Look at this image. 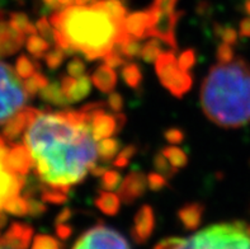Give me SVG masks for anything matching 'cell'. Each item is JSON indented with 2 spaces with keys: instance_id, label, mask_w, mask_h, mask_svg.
Masks as SVG:
<instances>
[{
  "instance_id": "6da1fadb",
  "label": "cell",
  "mask_w": 250,
  "mask_h": 249,
  "mask_svg": "<svg viewBox=\"0 0 250 249\" xmlns=\"http://www.w3.org/2000/svg\"><path fill=\"white\" fill-rule=\"evenodd\" d=\"M90 103L80 110L43 112L25 130L24 144L40 180L69 192L97 164V140L92 134Z\"/></svg>"
},
{
  "instance_id": "7a4b0ae2",
  "label": "cell",
  "mask_w": 250,
  "mask_h": 249,
  "mask_svg": "<svg viewBox=\"0 0 250 249\" xmlns=\"http://www.w3.org/2000/svg\"><path fill=\"white\" fill-rule=\"evenodd\" d=\"M201 106L209 121L222 129L250 123V64L243 57L209 69L201 87Z\"/></svg>"
},
{
  "instance_id": "3957f363",
  "label": "cell",
  "mask_w": 250,
  "mask_h": 249,
  "mask_svg": "<svg viewBox=\"0 0 250 249\" xmlns=\"http://www.w3.org/2000/svg\"><path fill=\"white\" fill-rule=\"evenodd\" d=\"M50 22L62 33L71 48L88 61L103 59L116 45L130 38L125 22L116 21L95 3L65 8L52 14Z\"/></svg>"
},
{
  "instance_id": "277c9868",
  "label": "cell",
  "mask_w": 250,
  "mask_h": 249,
  "mask_svg": "<svg viewBox=\"0 0 250 249\" xmlns=\"http://www.w3.org/2000/svg\"><path fill=\"white\" fill-rule=\"evenodd\" d=\"M154 249H250V225L232 221L211 226L188 238H169Z\"/></svg>"
},
{
  "instance_id": "5b68a950",
  "label": "cell",
  "mask_w": 250,
  "mask_h": 249,
  "mask_svg": "<svg viewBox=\"0 0 250 249\" xmlns=\"http://www.w3.org/2000/svg\"><path fill=\"white\" fill-rule=\"evenodd\" d=\"M29 94L10 65L0 61V125L23 110Z\"/></svg>"
},
{
  "instance_id": "8992f818",
  "label": "cell",
  "mask_w": 250,
  "mask_h": 249,
  "mask_svg": "<svg viewBox=\"0 0 250 249\" xmlns=\"http://www.w3.org/2000/svg\"><path fill=\"white\" fill-rule=\"evenodd\" d=\"M155 70L163 87L175 98H182L192 88V75L179 65L174 51L162 52L155 61Z\"/></svg>"
},
{
  "instance_id": "52a82bcc",
  "label": "cell",
  "mask_w": 250,
  "mask_h": 249,
  "mask_svg": "<svg viewBox=\"0 0 250 249\" xmlns=\"http://www.w3.org/2000/svg\"><path fill=\"white\" fill-rule=\"evenodd\" d=\"M73 249H131L126 238L104 224L94 225L82 234Z\"/></svg>"
},
{
  "instance_id": "ba28073f",
  "label": "cell",
  "mask_w": 250,
  "mask_h": 249,
  "mask_svg": "<svg viewBox=\"0 0 250 249\" xmlns=\"http://www.w3.org/2000/svg\"><path fill=\"white\" fill-rule=\"evenodd\" d=\"M104 102H95L90 103V125H92V134L97 141L102 139L112 137L118 134L126 123V116L125 114L116 113L113 114L105 112Z\"/></svg>"
},
{
  "instance_id": "9c48e42d",
  "label": "cell",
  "mask_w": 250,
  "mask_h": 249,
  "mask_svg": "<svg viewBox=\"0 0 250 249\" xmlns=\"http://www.w3.org/2000/svg\"><path fill=\"white\" fill-rule=\"evenodd\" d=\"M160 12L154 6L143 12H135L127 16L125 21V27L128 36L136 40H144L149 37V32L151 27L156 23Z\"/></svg>"
},
{
  "instance_id": "30bf717a",
  "label": "cell",
  "mask_w": 250,
  "mask_h": 249,
  "mask_svg": "<svg viewBox=\"0 0 250 249\" xmlns=\"http://www.w3.org/2000/svg\"><path fill=\"white\" fill-rule=\"evenodd\" d=\"M183 16V12L160 13L156 23L151 27L149 37H156L164 42L171 50H177V40H175V27L178 21Z\"/></svg>"
},
{
  "instance_id": "8fae6325",
  "label": "cell",
  "mask_w": 250,
  "mask_h": 249,
  "mask_svg": "<svg viewBox=\"0 0 250 249\" xmlns=\"http://www.w3.org/2000/svg\"><path fill=\"white\" fill-rule=\"evenodd\" d=\"M146 187H147V178L145 174L140 170H133L127 174L125 180H122L118 188V196L124 204L131 205L141 196L145 195Z\"/></svg>"
},
{
  "instance_id": "7c38bea8",
  "label": "cell",
  "mask_w": 250,
  "mask_h": 249,
  "mask_svg": "<svg viewBox=\"0 0 250 249\" xmlns=\"http://www.w3.org/2000/svg\"><path fill=\"white\" fill-rule=\"evenodd\" d=\"M4 164L13 173L25 176L33 167V158L25 144H13L8 149Z\"/></svg>"
},
{
  "instance_id": "4fadbf2b",
  "label": "cell",
  "mask_w": 250,
  "mask_h": 249,
  "mask_svg": "<svg viewBox=\"0 0 250 249\" xmlns=\"http://www.w3.org/2000/svg\"><path fill=\"white\" fill-rule=\"evenodd\" d=\"M40 113V111L36 108L25 107L21 110L17 114L10 118L8 122L5 123V126L3 129V136L6 141H14L25 133V130L31 126V123L36 118V116Z\"/></svg>"
},
{
  "instance_id": "5bb4252c",
  "label": "cell",
  "mask_w": 250,
  "mask_h": 249,
  "mask_svg": "<svg viewBox=\"0 0 250 249\" xmlns=\"http://www.w3.org/2000/svg\"><path fill=\"white\" fill-rule=\"evenodd\" d=\"M155 227V215L151 206H141L133 219V225L131 227V235L137 243H145L151 237Z\"/></svg>"
},
{
  "instance_id": "9a60e30c",
  "label": "cell",
  "mask_w": 250,
  "mask_h": 249,
  "mask_svg": "<svg viewBox=\"0 0 250 249\" xmlns=\"http://www.w3.org/2000/svg\"><path fill=\"white\" fill-rule=\"evenodd\" d=\"M24 183V176L10 172L4 164L3 159H0V210H3L4 204L8 200L21 193Z\"/></svg>"
},
{
  "instance_id": "2e32d148",
  "label": "cell",
  "mask_w": 250,
  "mask_h": 249,
  "mask_svg": "<svg viewBox=\"0 0 250 249\" xmlns=\"http://www.w3.org/2000/svg\"><path fill=\"white\" fill-rule=\"evenodd\" d=\"M25 41V36L14 29L9 22L0 18V57L10 56L21 50Z\"/></svg>"
},
{
  "instance_id": "e0dca14e",
  "label": "cell",
  "mask_w": 250,
  "mask_h": 249,
  "mask_svg": "<svg viewBox=\"0 0 250 249\" xmlns=\"http://www.w3.org/2000/svg\"><path fill=\"white\" fill-rule=\"evenodd\" d=\"M32 235L33 230L29 225L23 223H13L3 238H0V243L12 249H28Z\"/></svg>"
},
{
  "instance_id": "ac0fdd59",
  "label": "cell",
  "mask_w": 250,
  "mask_h": 249,
  "mask_svg": "<svg viewBox=\"0 0 250 249\" xmlns=\"http://www.w3.org/2000/svg\"><path fill=\"white\" fill-rule=\"evenodd\" d=\"M205 206L200 202H190L179 208L178 211V219L181 220L187 230H196L200 226L203 219Z\"/></svg>"
},
{
  "instance_id": "d6986e66",
  "label": "cell",
  "mask_w": 250,
  "mask_h": 249,
  "mask_svg": "<svg viewBox=\"0 0 250 249\" xmlns=\"http://www.w3.org/2000/svg\"><path fill=\"white\" fill-rule=\"evenodd\" d=\"M92 82L103 93H111L117 84V74L114 69L107 67L104 64L94 70L92 75Z\"/></svg>"
},
{
  "instance_id": "ffe728a7",
  "label": "cell",
  "mask_w": 250,
  "mask_h": 249,
  "mask_svg": "<svg viewBox=\"0 0 250 249\" xmlns=\"http://www.w3.org/2000/svg\"><path fill=\"white\" fill-rule=\"evenodd\" d=\"M40 97L42 101L56 106V107H67L70 104L69 99L63 94L61 84L59 82L48 83V85L40 91Z\"/></svg>"
},
{
  "instance_id": "44dd1931",
  "label": "cell",
  "mask_w": 250,
  "mask_h": 249,
  "mask_svg": "<svg viewBox=\"0 0 250 249\" xmlns=\"http://www.w3.org/2000/svg\"><path fill=\"white\" fill-rule=\"evenodd\" d=\"M121 199L118 195H114L111 191H101L99 196L95 199V206L103 214L113 216L117 215L121 208Z\"/></svg>"
},
{
  "instance_id": "7402d4cb",
  "label": "cell",
  "mask_w": 250,
  "mask_h": 249,
  "mask_svg": "<svg viewBox=\"0 0 250 249\" xmlns=\"http://www.w3.org/2000/svg\"><path fill=\"white\" fill-rule=\"evenodd\" d=\"M121 142L120 140L114 139V137H107V139L99 140L97 144V152L98 157L102 161L108 163V161L113 160L114 157L120 153Z\"/></svg>"
},
{
  "instance_id": "603a6c76",
  "label": "cell",
  "mask_w": 250,
  "mask_h": 249,
  "mask_svg": "<svg viewBox=\"0 0 250 249\" xmlns=\"http://www.w3.org/2000/svg\"><path fill=\"white\" fill-rule=\"evenodd\" d=\"M92 78L88 75H82L80 78L76 79L74 88L71 89L70 94L67 95L70 103H76V102L83 101L84 98L88 97L92 91Z\"/></svg>"
},
{
  "instance_id": "cb8c5ba5",
  "label": "cell",
  "mask_w": 250,
  "mask_h": 249,
  "mask_svg": "<svg viewBox=\"0 0 250 249\" xmlns=\"http://www.w3.org/2000/svg\"><path fill=\"white\" fill-rule=\"evenodd\" d=\"M8 22H9V24L12 25L13 28L21 32L25 37L37 33L36 24H32L29 18L24 13H12L9 16V21Z\"/></svg>"
},
{
  "instance_id": "d4e9b609",
  "label": "cell",
  "mask_w": 250,
  "mask_h": 249,
  "mask_svg": "<svg viewBox=\"0 0 250 249\" xmlns=\"http://www.w3.org/2000/svg\"><path fill=\"white\" fill-rule=\"evenodd\" d=\"M94 3L101 6L102 9H104L109 16L113 17L118 22H125L126 21V6L122 4L121 0H98V1H94Z\"/></svg>"
},
{
  "instance_id": "484cf974",
  "label": "cell",
  "mask_w": 250,
  "mask_h": 249,
  "mask_svg": "<svg viewBox=\"0 0 250 249\" xmlns=\"http://www.w3.org/2000/svg\"><path fill=\"white\" fill-rule=\"evenodd\" d=\"M25 46H27V51L35 59H42L50 50V42L37 35L28 36L25 40Z\"/></svg>"
},
{
  "instance_id": "4316f807",
  "label": "cell",
  "mask_w": 250,
  "mask_h": 249,
  "mask_svg": "<svg viewBox=\"0 0 250 249\" xmlns=\"http://www.w3.org/2000/svg\"><path fill=\"white\" fill-rule=\"evenodd\" d=\"M121 76L124 82L132 89L140 88V85L143 83V73L137 64H125L121 71Z\"/></svg>"
},
{
  "instance_id": "83f0119b",
  "label": "cell",
  "mask_w": 250,
  "mask_h": 249,
  "mask_svg": "<svg viewBox=\"0 0 250 249\" xmlns=\"http://www.w3.org/2000/svg\"><path fill=\"white\" fill-rule=\"evenodd\" d=\"M3 210L14 216H24L28 214V202L23 196H14L4 204Z\"/></svg>"
},
{
  "instance_id": "f1b7e54d",
  "label": "cell",
  "mask_w": 250,
  "mask_h": 249,
  "mask_svg": "<svg viewBox=\"0 0 250 249\" xmlns=\"http://www.w3.org/2000/svg\"><path fill=\"white\" fill-rule=\"evenodd\" d=\"M163 52V45L162 41L156 37H152L151 40L146 42L143 46V51H141V57L143 60L147 64L155 63L158 60V57Z\"/></svg>"
},
{
  "instance_id": "f546056e",
  "label": "cell",
  "mask_w": 250,
  "mask_h": 249,
  "mask_svg": "<svg viewBox=\"0 0 250 249\" xmlns=\"http://www.w3.org/2000/svg\"><path fill=\"white\" fill-rule=\"evenodd\" d=\"M162 153L165 158L168 159L169 163L174 168H177V169H182V168L187 165L188 157L181 148H177V146H167V148L163 149Z\"/></svg>"
},
{
  "instance_id": "4dcf8cb0",
  "label": "cell",
  "mask_w": 250,
  "mask_h": 249,
  "mask_svg": "<svg viewBox=\"0 0 250 249\" xmlns=\"http://www.w3.org/2000/svg\"><path fill=\"white\" fill-rule=\"evenodd\" d=\"M38 68L41 67L37 63H35V61H32L25 55H21L16 61V73L23 80L33 75L37 71Z\"/></svg>"
},
{
  "instance_id": "1f68e13d",
  "label": "cell",
  "mask_w": 250,
  "mask_h": 249,
  "mask_svg": "<svg viewBox=\"0 0 250 249\" xmlns=\"http://www.w3.org/2000/svg\"><path fill=\"white\" fill-rule=\"evenodd\" d=\"M48 83L50 82H48L47 78H46L43 74L38 73V71H36L33 75L23 80L24 88L25 91H27V93L29 94V97H31V95L37 94L38 91H41V89H43L46 85H48Z\"/></svg>"
},
{
  "instance_id": "d6a6232c",
  "label": "cell",
  "mask_w": 250,
  "mask_h": 249,
  "mask_svg": "<svg viewBox=\"0 0 250 249\" xmlns=\"http://www.w3.org/2000/svg\"><path fill=\"white\" fill-rule=\"evenodd\" d=\"M154 167H155V169L158 170L159 173L163 174L167 180L173 178L178 172L177 168H174L170 163H169V160L163 155V153H158V154L154 157Z\"/></svg>"
},
{
  "instance_id": "836d02e7",
  "label": "cell",
  "mask_w": 250,
  "mask_h": 249,
  "mask_svg": "<svg viewBox=\"0 0 250 249\" xmlns=\"http://www.w3.org/2000/svg\"><path fill=\"white\" fill-rule=\"evenodd\" d=\"M122 183V177L117 170H107L101 178V187L104 191H116Z\"/></svg>"
},
{
  "instance_id": "e575fe53",
  "label": "cell",
  "mask_w": 250,
  "mask_h": 249,
  "mask_svg": "<svg viewBox=\"0 0 250 249\" xmlns=\"http://www.w3.org/2000/svg\"><path fill=\"white\" fill-rule=\"evenodd\" d=\"M41 200L43 202H50V204H54V205H60V204H65L67 202L69 197H67V193L61 191L59 188H52L46 189L43 191L41 195Z\"/></svg>"
},
{
  "instance_id": "d590c367",
  "label": "cell",
  "mask_w": 250,
  "mask_h": 249,
  "mask_svg": "<svg viewBox=\"0 0 250 249\" xmlns=\"http://www.w3.org/2000/svg\"><path fill=\"white\" fill-rule=\"evenodd\" d=\"M65 52H63L61 48L56 47L55 50L50 51L47 54L44 55V63L47 65L48 69L51 70H56L62 65L63 60H65Z\"/></svg>"
},
{
  "instance_id": "8d00e7d4",
  "label": "cell",
  "mask_w": 250,
  "mask_h": 249,
  "mask_svg": "<svg viewBox=\"0 0 250 249\" xmlns=\"http://www.w3.org/2000/svg\"><path fill=\"white\" fill-rule=\"evenodd\" d=\"M31 249H61V248H60L59 240L50 237V235H46V234H41V235H37V237L35 238Z\"/></svg>"
},
{
  "instance_id": "74e56055",
  "label": "cell",
  "mask_w": 250,
  "mask_h": 249,
  "mask_svg": "<svg viewBox=\"0 0 250 249\" xmlns=\"http://www.w3.org/2000/svg\"><path fill=\"white\" fill-rule=\"evenodd\" d=\"M36 28H37V32L40 33L41 37H43L46 41L52 42L54 41V25L51 24V22L48 21L46 17H42L36 22Z\"/></svg>"
},
{
  "instance_id": "f35d334b",
  "label": "cell",
  "mask_w": 250,
  "mask_h": 249,
  "mask_svg": "<svg viewBox=\"0 0 250 249\" xmlns=\"http://www.w3.org/2000/svg\"><path fill=\"white\" fill-rule=\"evenodd\" d=\"M213 31H215V35L219 36L225 44L234 45L236 42L238 36H236V31L232 27H222L220 24H215Z\"/></svg>"
},
{
  "instance_id": "ab89813d",
  "label": "cell",
  "mask_w": 250,
  "mask_h": 249,
  "mask_svg": "<svg viewBox=\"0 0 250 249\" xmlns=\"http://www.w3.org/2000/svg\"><path fill=\"white\" fill-rule=\"evenodd\" d=\"M147 178V186L151 191H155V192H159L164 189L165 187L168 186V181L165 178L163 174L160 173H150L149 176H146Z\"/></svg>"
},
{
  "instance_id": "60d3db41",
  "label": "cell",
  "mask_w": 250,
  "mask_h": 249,
  "mask_svg": "<svg viewBox=\"0 0 250 249\" xmlns=\"http://www.w3.org/2000/svg\"><path fill=\"white\" fill-rule=\"evenodd\" d=\"M67 74L73 78H80L82 75L85 74V64L80 57H74L67 64Z\"/></svg>"
},
{
  "instance_id": "b9f144b4",
  "label": "cell",
  "mask_w": 250,
  "mask_h": 249,
  "mask_svg": "<svg viewBox=\"0 0 250 249\" xmlns=\"http://www.w3.org/2000/svg\"><path fill=\"white\" fill-rule=\"evenodd\" d=\"M216 57L219 63H230L235 59L234 57V50L231 48V45L228 44H221L217 47V51H216Z\"/></svg>"
},
{
  "instance_id": "7bdbcfd3",
  "label": "cell",
  "mask_w": 250,
  "mask_h": 249,
  "mask_svg": "<svg viewBox=\"0 0 250 249\" xmlns=\"http://www.w3.org/2000/svg\"><path fill=\"white\" fill-rule=\"evenodd\" d=\"M197 56H196V51L189 48V50H186L184 52H182V55L178 59V63L183 68L184 70H190L192 68L194 67V64H196Z\"/></svg>"
},
{
  "instance_id": "ee69618b",
  "label": "cell",
  "mask_w": 250,
  "mask_h": 249,
  "mask_svg": "<svg viewBox=\"0 0 250 249\" xmlns=\"http://www.w3.org/2000/svg\"><path fill=\"white\" fill-rule=\"evenodd\" d=\"M24 197L28 202V214L31 216H40L43 212H46L47 207H46L42 200L33 199V197H28V196H24Z\"/></svg>"
},
{
  "instance_id": "f6af8a7d",
  "label": "cell",
  "mask_w": 250,
  "mask_h": 249,
  "mask_svg": "<svg viewBox=\"0 0 250 249\" xmlns=\"http://www.w3.org/2000/svg\"><path fill=\"white\" fill-rule=\"evenodd\" d=\"M103 61H104L107 67L112 68V69H117V68L124 67L125 64H126L125 57L121 54H118V52H116V51H111L109 54L105 55L103 57Z\"/></svg>"
},
{
  "instance_id": "bcb514c9",
  "label": "cell",
  "mask_w": 250,
  "mask_h": 249,
  "mask_svg": "<svg viewBox=\"0 0 250 249\" xmlns=\"http://www.w3.org/2000/svg\"><path fill=\"white\" fill-rule=\"evenodd\" d=\"M107 106L109 107V110H112L113 112L120 113L121 111L124 110L125 106L124 97H122L120 93H117V91H112L111 94H109V97H108Z\"/></svg>"
},
{
  "instance_id": "7dc6e473",
  "label": "cell",
  "mask_w": 250,
  "mask_h": 249,
  "mask_svg": "<svg viewBox=\"0 0 250 249\" xmlns=\"http://www.w3.org/2000/svg\"><path fill=\"white\" fill-rule=\"evenodd\" d=\"M164 137L169 144H181L184 140V133L179 129L170 127L164 133Z\"/></svg>"
},
{
  "instance_id": "c3c4849f",
  "label": "cell",
  "mask_w": 250,
  "mask_h": 249,
  "mask_svg": "<svg viewBox=\"0 0 250 249\" xmlns=\"http://www.w3.org/2000/svg\"><path fill=\"white\" fill-rule=\"evenodd\" d=\"M178 0H154L151 6H154L160 13L174 12V6Z\"/></svg>"
},
{
  "instance_id": "681fc988",
  "label": "cell",
  "mask_w": 250,
  "mask_h": 249,
  "mask_svg": "<svg viewBox=\"0 0 250 249\" xmlns=\"http://www.w3.org/2000/svg\"><path fill=\"white\" fill-rule=\"evenodd\" d=\"M76 83V78H73V76H62L60 80V84H61V88H62V91H63V94L67 95L70 94V91H71V89L74 88V85H75Z\"/></svg>"
},
{
  "instance_id": "f907efd6",
  "label": "cell",
  "mask_w": 250,
  "mask_h": 249,
  "mask_svg": "<svg viewBox=\"0 0 250 249\" xmlns=\"http://www.w3.org/2000/svg\"><path fill=\"white\" fill-rule=\"evenodd\" d=\"M56 233L61 239H66L70 234H71V227H70L69 225H63L62 223H60V224H57L56 226Z\"/></svg>"
},
{
  "instance_id": "816d5d0a",
  "label": "cell",
  "mask_w": 250,
  "mask_h": 249,
  "mask_svg": "<svg viewBox=\"0 0 250 249\" xmlns=\"http://www.w3.org/2000/svg\"><path fill=\"white\" fill-rule=\"evenodd\" d=\"M136 152H137L136 146H135V145H127V146H125V148L122 149L120 153H118V155H121V157H124V158H126V159H128V160H130L133 155L136 154Z\"/></svg>"
},
{
  "instance_id": "f5cc1de1",
  "label": "cell",
  "mask_w": 250,
  "mask_h": 249,
  "mask_svg": "<svg viewBox=\"0 0 250 249\" xmlns=\"http://www.w3.org/2000/svg\"><path fill=\"white\" fill-rule=\"evenodd\" d=\"M240 33L245 37H250V18L243 19L240 22Z\"/></svg>"
},
{
  "instance_id": "db71d44e",
  "label": "cell",
  "mask_w": 250,
  "mask_h": 249,
  "mask_svg": "<svg viewBox=\"0 0 250 249\" xmlns=\"http://www.w3.org/2000/svg\"><path fill=\"white\" fill-rule=\"evenodd\" d=\"M70 218H71V210H70V208H63L62 211L57 215V219H56L57 224L63 223V221L70 220Z\"/></svg>"
},
{
  "instance_id": "11a10c76",
  "label": "cell",
  "mask_w": 250,
  "mask_h": 249,
  "mask_svg": "<svg viewBox=\"0 0 250 249\" xmlns=\"http://www.w3.org/2000/svg\"><path fill=\"white\" fill-rule=\"evenodd\" d=\"M128 163H130V160L126 158H124V157H121V155H117V158L113 160V165L117 168L127 167V165H128Z\"/></svg>"
},
{
  "instance_id": "9f6ffc18",
  "label": "cell",
  "mask_w": 250,
  "mask_h": 249,
  "mask_svg": "<svg viewBox=\"0 0 250 249\" xmlns=\"http://www.w3.org/2000/svg\"><path fill=\"white\" fill-rule=\"evenodd\" d=\"M105 172H107V168L102 167V165H97V164L90 169V173H92L93 177H101L103 176Z\"/></svg>"
},
{
  "instance_id": "6f0895ef",
  "label": "cell",
  "mask_w": 250,
  "mask_h": 249,
  "mask_svg": "<svg viewBox=\"0 0 250 249\" xmlns=\"http://www.w3.org/2000/svg\"><path fill=\"white\" fill-rule=\"evenodd\" d=\"M8 149H9V146L6 145V140L0 136V159H3V160L5 159Z\"/></svg>"
},
{
  "instance_id": "680465c9",
  "label": "cell",
  "mask_w": 250,
  "mask_h": 249,
  "mask_svg": "<svg viewBox=\"0 0 250 249\" xmlns=\"http://www.w3.org/2000/svg\"><path fill=\"white\" fill-rule=\"evenodd\" d=\"M42 1L50 9H60V6L57 4V0H42Z\"/></svg>"
},
{
  "instance_id": "91938a15",
  "label": "cell",
  "mask_w": 250,
  "mask_h": 249,
  "mask_svg": "<svg viewBox=\"0 0 250 249\" xmlns=\"http://www.w3.org/2000/svg\"><path fill=\"white\" fill-rule=\"evenodd\" d=\"M74 3H75V0H57V4L60 6V9L61 8H62V9L69 8V6L74 5Z\"/></svg>"
},
{
  "instance_id": "94428289",
  "label": "cell",
  "mask_w": 250,
  "mask_h": 249,
  "mask_svg": "<svg viewBox=\"0 0 250 249\" xmlns=\"http://www.w3.org/2000/svg\"><path fill=\"white\" fill-rule=\"evenodd\" d=\"M6 223H8V218H6L5 211H4V210H0V229L3 226H5Z\"/></svg>"
},
{
  "instance_id": "6125c7cd",
  "label": "cell",
  "mask_w": 250,
  "mask_h": 249,
  "mask_svg": "<svg viewBox=\"0 0 250 249\" xmlns=\"http://www.w3.org/2000/svg\"><path fill=\"white\" fill-rule=\"evenodd\" d=\"M95 0H75L76 5H89L90 3H94Z\"/></svg>"
},
{
  "instance_id": "be15d7a7",
  "label": "cell",
  "mask_w": 250,
  "mask_h": 249,
  "mask_svg": "<svg viewBox=\"0 0 250 249\" xmlns=\"http://www.w3.org/2000/svg\"><path fill=\"white\" fill-rule=\"evenodd\" d=\"M245 10L248 14H250V0H247V3H245Z\"/></svg>"
},
{
  "instance_id": "e7e4bbea",
  "label": "cell",
  "mask_w": 250,
  "mask_h": 249,
  "mask_svg": "<svg viewBox=\"0 0 250 249\" xmlns=\"http://www.w3.org/2000/svg\"><path fill=\"white\" fill-rule=\"evenodd\" d=\"M0 249H12V248H9V247H6V246H4V244L0 243Z\"/></svg>"
}]
</instances>
